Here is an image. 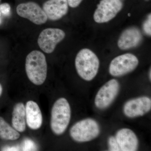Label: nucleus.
I'll return each instance as SVG.
<instances>
[{"label":"nucleus","mask_w":151,"mask_h":151,"mask_svg":"<svg viewBox=\"0 0 151 151\" xmlns=\"http://www.w3.org/2000/svg\"><path fill=\"white\" fill-rule=\"evenodd\" d=\"M47 69L46 58L42 52L33 50L28 55L26 58V72L33 84H43L46 79Z\"/></svg>","instance_id":"nucleus-1"},{"label":"nucleus","mask_w":151,"mask_h":151,"mask_svg":"<svg viewBox=\"0 0 151 151\" xmlns=\"http://www.w3.org/2000/svg\"><path fill=\"white\" fill-rule=\"evenodd\" d=\"M75 64L78 75L87 81H91L96 76L100 67L97 55L87 48L79 51L76 57Z\"/></svg>","instance_id":"nucleus-2"},{"label":"nucleus","mask_w":151,"mask_h":151,"mask_svg":"<svg viewBox=\"0 0 151 151\" xmlns=\"http://www.w3.org/2000/svg\"><path fill=\"white\" fill-rule=\"evenodd\" d=\"M71 110L68 101L60 98L55 101L52 108L50 127L52 132L57 135L65 132L70 122Z\"/></svg>","instance_id":"nucleus-3"},{"label":"nucleus","mask_w":151,"mask_h":151,"mask_svg":"<svg viewBox=\"0 0 151 151\" xmlns=\"http://www.w3.org/2000/svg\"><path fill=\"white\" fill-rule=\"evenodd\" d=\"M100 133L99 124L93 119H87L76 123L70 130V137L78 142H85L94 139Z\"/></svg>","instance_id":"nucleus-4"},{"label":"nucleus","mask_w":151,"mask_h":151,"mask_svg":"<svg viewBox=\"0 0 151 151\" xmlns=\"http://www.w3.org/2000/svg\"><path fill=\"white\" fill-rule=\"evenodd\" d=\"M124 6L123 0H101L94 12L93 18L97 23H104L115 18Z\"/></svg>","instance_id":"nucleus-5"},{"label":"nucleus","mask_w":151,"mask_h":151,"mask_svg":"<svg viewBox=\"0 0 151 151\" xmlns=\"http://www.w3.org/2000/svg\"><path fill=\"white\" fill-rule=\"evenodd\" d=\"M137 58L131 53H126L116 57L111 61L109 71L111 75L119 77L133 71L139 64Z\"/></svg>","instance_id":"nucleus-6"},{"label":"nucleus","mask_w":151,"mask_h":151,"mask_svg":"<svg viewBox=\"0 0 151 151\" xmlns=\"http://www.w3.org/2000/svg\"><path fill=\"white\" fill-rule=\"evenodd\" d=\"M65 32L58 28H49L40 32L37 40V43L41 49L45 53H52L58 44L65 37Z\"/></svg>","instance_id":"nucleus-7"},{"label":"nucleus","mask_w":151,"mask_h":151,"mask_svg":"<svg viewBox=\"0 0 151 151\" xmlns=\"http://www.w3.org/2000/svg\"><path fill=\"white\" fill-rule=\"evenodd\" d=\"M120 89L119 81L112 79L105 83L98 91L94 100L95 106L100 109L108 108L117 97Z\"/></svg>","instance_id":"nucleus-8"},{"label":"nucleus","mask_w":151,"mask_h":151,"mask_svg":"<svg viewBox=\"0 0 151 151\" xmlns=\"http://www.w3.org/2000/svg\"><path fill=\"white\" fill-rule=\"evenodd\" d=\"M16 11L19 16L27 19L35 24H44L47 20V17L43 9L34 2L19 4L17 6Z\"/></svg>","instance_id":"nucleus-9"},{"label":"nucleus","mask_w":151,"mask_h":151,"mask_svg":"<svg viewBox=\"0 0 151 151\" xmlns=\"http://www.w3.org/2000/svg\"><path fill=\"white\" fill-rule=\"evenodd\" d=\"M151 108L150 98L143 96L127 101L124 105V112L127 117L134 118L145 115Z\"/></svg>","instance_id":"nucleus-10"},{"label":"nucleus","mask_w":151,"mask_h":151,"mask_svg":"<svg viewBox=\"0 0 151 151\" xmlns=\"http://www.w3.org/2000/svg\"><path fill=\"white\" fill-rule=\"evenodd\" d=\"M143 36L137 27H132L124 30L118 41V46L122 50H127L139 46L142 42Z\"/></svg>","instance_id":"nucleus-11"},{"label":"nucleus","mask_w":151,"mask_h":151,"mask_svg":"<svg viewBox=\"0 0 151 151\" xmlns=\"http://www.w3.org/2000/svg\"><path fill=\"white\" fill-rule=\"evenodd\" d=\"M42 8L47 19L58 20L67 14L68 2V0H47L44 3Z\"/></svg>","instance_id":"nucleus-12"},{"label":"nucleus","mask_w":151,"mask_h":151,"mask_svg":"<svg viewBox=\"0 0 151 151\" xmlns=\"http://www.w3.org/2000/svg\"><path fill=\"white\" fill-rule=\"evenodd\" d=\"M115 138L121 151H135L137 150L139 141L132 130L126 128L121 129L116 133Z\"/></svg>","instance_id":"nucleus-13"},{"label":"nucleus","mask_w":151,"mask_h":151,"mask_svg":"<svg viewBox=\"0 0 151 151\" xmlns=\"http://www.w3.org/2000/svg\"><path fill=\"white\" fill-rule=\"evenodd\" d=\"M26 122L28 127L32 130H37L42 125L41 111L37 103L34 101H28L25 106Z\"/></svg>","instance_id":"nucleus-14"},{"label":"nucleus","mask_w":151,"mask_h":151,"mask_svg":"<svg viewBox=\"0 0 151 151\" xmlns=\"http://www.w3.org/2000/svg\"><path fill=\"white\" fill-rule=\"evenodd\" d=\"M12 125L19 132H24L26 129L25 107L22 103H17L14 106L12 117Z\"/></svg>","instance_id":"nucleus-15"},{"label":"nucleus","mask_w":151,"mask_h":151,"mask_svg":"<svg viewBox=\"0 0 151 151\" xmlns=\"http://www.w3.org/2000/svg\"><path fill=\"white\" fill-rule=\"evenodd\" d=\"M18 131L11 127L2 117H0V138L6 140L14 141L19 138Z\"/></svg>","instance_id":"nucleus-16"},{"label":"nucleus","mask_w":151,"mask_h":151,"mask_svg":"<svg viewBox=\"0 0 151 151\" xmlns=\"http://www.w3.org/2000/svg\"><path fill=\"white\" fill-rule=\"evenodd\" d=\"M109 150L111 151H120V147L115 137H110L108 140Z\"/></svg>","instance_id":"nucleus-17"},{"label":"nucleus","mask_w":151,"mask_h":151,"mask_svg":"<svg viewBox=\"0 0 151 151\" xmlns=\"http://www.w3.org/2000/svg\"><path fill=\"white\" fill-rule=\"evenodd\" d=\"M151 14H150L143 24V29L146 34L150 36L151 34Z\"/></svg>","instance_id":"nucleus-18"},{"label":"nucleus","mask_w":151,"mask_h":151,"mask_svg":"<svg viewBox=\"0 0 151 151\" xmlns=\"http://www.w3.org/2000/svg\"><path fill=\"white\" fill-rule=\"evenodd\" d=\"M11 6L8 3H4L0 5V12L5 16H9L11 14Z\"/></svg>","instance_id":"nucleus-19"},{"label":"nucleus","mask_w":151,"mask_h":151,"mask_svg":"<svg viewBox=\"0 0 151 151\" xmlns=\"http://www.w3.org/2000/svg\"><path fill=\"white\" fill-rule=\"evenodd\" d=\"M35 147L34 143L32 141L27 140L24 143L23 150H34Z\"/></svg>","instance_id":"nucleus-20"},{"label":"nucleus","mask_w":151,"mask_h":151,"mask_svg":"<svg viewBox=\"0 0 151 151\" xmlns=\"http://www.w3.org/2000/svg\"><path fill=\"white\" fill-rule=\"evenodd\" d=\"M83 0H68V6L70 7L75 8L80 5Z\"/></svg>","instance_id":"nucleus-21"},{"label":"nucleus","mask_w":151,"mask_h":151,"mask_svg":"<svg viewBox=\"0 0 151 151\" xmlns=\"http://www.w3.org/2000/svg\"><path fill=\"white\" fill-rule=\"evenodd\" d=\"M3 92V88L1 85L0 84V97H1V95L2 93Z\"/></svg>","instance_id":"nucleus-22"},{"label":"nucleus","mask_w":151,"mask_h":151,"mask_svg":"<svg viewBox=\"0 0 151 151\" xmlns=\"http://www.w3.org/2000/svg\"><path fill=\"white\" fill-rule=\"evenodd\" d=\"M151 69H150V72H149V78H150V81H151Z\"/></svg>","instance_id":"nucleus-23"},{"label":"nucleus","mask_w":151,"mask_h":151,"mask_svg":"<svg viewBox=\"0 0 151 151\" xmlns=\"http://www.w3.org/2000/svg\"><path fill=\"white\" fill-rule=\"evenodd\" d=\"M1 12H0V24H1Z\"/></svg>","instance_id":"nucleus-24"},{"label":"nucleus","mask_w":151,"mask_h":151,"mask_svg":"<svg viewBox=\"0 0 151 151\" xmlns=\"http://www.w3.org/2000/svg\"><path fill=\"white\" fill-rule=\"evenodd\" d=\"M1 0H0V1H1Z\"/></svg>","instance_id":"nucleus-25"}]
</instances>
